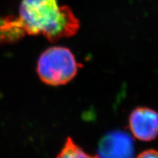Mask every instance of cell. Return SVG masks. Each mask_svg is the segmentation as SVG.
<instances>
[{
	"instance_id": "52a82bcc",
	"label": "cell",
	"mask_w": 158,
	"mask_h": 158,
	"mask_svg": "<svg viewBox=\"0 0 158 158\" xmlns=\"http://www.w3.org/2000/svg\"><path fill=\"white\" fill-rule=\"evenodd\" d=\"M136 158H158V151L155 149H147L140 153Z\"/></svg>"
},
{
	"instance_id": "7a4b0ae2",
	"label": "cell",
	"mask_w": 158,
	"mask_h": 158,
	"mask_svg": "<svg viewBox=\"0 0 158 158\" xmlns=\"http://www.w3.org/2000/svg\"><path fill=\"white\" fill-rule=\"evenodd\" d=\"M81 66L70 49L54 46L46 49L39 57L37 72L45 84L61 86L72 81Z\"/></svg>"
},
{
	"instance_id": "5b68a950",
	"label": "cell",
	"mask_w": 158,
	"mask_h": 158,
	"mask_svg": "<svg viewBox=\"0 0 158 158\" xmlns=\"http://www.w3.org/2000/svg\"><path fill=\"white\" fill-rule=\"evenodd\" d=\"M25 35L19 18L0 16V44L15 42Z\"/></svg>"
},
{
	"instance_id": "8992f818",
	"label": "cell",
	"mask_w": 158,
	"mask_h": 158,
	"mask_svg": "<svg viewBox=\"0 0 158 158\" xmlns=\"http://www.w3.org/2000/svg\"><path fill=\"white\" fill-rule=\"evenodd\" d=\"M56 158H99L86 153L80 146L75 143L72 138L68 137L59 152Z\"/></svg>"
},
{
	"instance_id": "3957f363",
	"label": "cell",
	"mask_w": 158,
	"mask_h": 158,
	"mask_svg": "<svg viewBox=\"0 0 158 158\" xmlns=\"http://www.w3.org/2000/svg\"><path fill=\"white\" fill-rule=\"evenodd\" d=\"M98 152L99 158H134L135 144L126 132L114 130L101 138Z\"/></svg>"
},
{
	"instance_id": "6da1fadb",
	"label": "cell",
	"mask_w": 158,
	"mask_h": 158,
	"mask_svg": "<svg viewBox=\"0 0 158 158\" xmlns=\"http://www.w3.org/2000/svg\"><path fill=\"white\" fill-rule=\"evenodd\" d=\"M18 18L26 34L42 35L52 43L73 36L80 28L70 7L57 0H22Z\"/></svg>"
},
{
	"instance_id": "277c9868",
	"label": "cell",
	"mask_w": 158,
	"mask_h": 158,
	"mask_svg": "<svg viewBox=\"0 0 158 158\" xmlns=\"http://www.w3.org/2000/svg\"><path fill=\"white\" fill-rule=\"evenodd\" d=\"M129 126L137 139L153 141L158 136V113L149 108H136L130 115Z\"/></svg>"
}]
</instances>
